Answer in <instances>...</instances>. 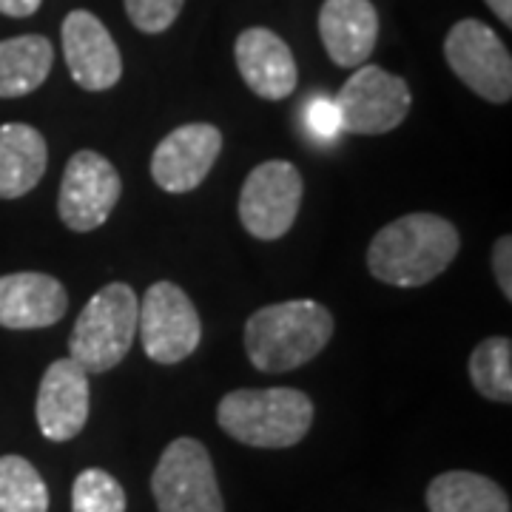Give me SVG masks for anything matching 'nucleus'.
I'll return each instance as SVG.
<instances>
[{"label":"nucleus","mask_w":512,"mask_h":512,"mask_svg":"<svg viewBox=\"0 0 512 512\" xmlns=\"http://www.w3.org/2000/svg\"><path fill=\"white\" fill-rule=\"evenodd\" d=\"M510 262H512V239L501 237L493 245V274L498 288L504 293V299H512V274H510Z\"/></svg>","instance_id":"25"},{"label":"nucleus","mask_w":512,"mask_h":512,"mask_svg":"<svg viewBox=\"0 0 512 512\" xmlns=\"http://www.w3.org/2000/svg\"><path fill=\"white\" fill-rule=\"evenodd\" d=\"M185 0H126L131 26L143 35H163L180 18Z\"/></svg>","instance_id":"23"},{"label":"nucleus","mask_w":512,"mask_h":512,"mask_svg":"<svg viewBox=\"0 0 512 512\" xmlns=\"http://www.w3.org/2000/svg\"><path fill=\"white\" fill-rule=\"evenodd\" d=\"M302 120H305L308 134H311L313 140H319V143H330V140H336L342 134L339 109H336V103L328 100V97H313V100H308Z\"/></svg>","instance_id":"24"},{"label":"nucleus","mask_w":512,"mask_h":512,"mask_svg":"<svg viewBox=\"0 0 512 512\" xmlns=\"http://www.w3.org/2000/svg\"><path fill=\"white\" fill-rule=\"evenodd\" d=\"M470 382L490 402H512L510 336H490L470 353Z\"/></svg>","instance_id":"20"},{"label":"nucleus","mask_w":512,"mask_h":512,"mask_svg":"<svg viewBox=\"0 0 512 512\" xmlns=\"http://www.w3.org/2000/svg\"><path fill=\"white\" fill-rule=\"evenodd\" d=\"M0 512H49V487L23 456H0Z\"/></svg>","instance_id":"21"},{"label":"nucleus","mask_w":512,"mask_h":512,"mask_svg":"<svg viewBox=\"0 0 512 512\" xmlns=\"http://www.w3.org/2000/svg\"><path fill=\"white\" fill-rule=\"evenodd\" d=\"M72 512H126V490L111 473L89 467L74 478Z\"/></svg>","instance_id":"22"},{"label":"nucleus","mask_w":512,"mask_h":512,"mask_svg":"<svg viewBox=\"0 0 512 512\" xmlns=\"http://www.w3.org/2000/svg\"><path fill=\"white\" fill-rule=\"evenodd\" d=\"M222 131L211 123H185L165 134L151 154V180L165 194H188L205 183L220 160Z\"/></svg>","instance_id":"11"},{"label":"nucleus","mask_w":512,"mask_h":512,"mask_svg":"<svg viewBox=\"0 0 512 512\" xmlns=\"http://www.w3.org/2000/svg\"><path fill=\"white\" fill-rule=\"evenodd\" d=\"M461 248L456 225L439 214H404L387 222L367 248V268L384 285L421 288L441 276Z\"/></svg>","instance_id":"1"},{"label":"nucleus","mask_w":512,"mask_h":512,"mask_svg":"<svg viewBox=\"0 0 512 512\" xmlns=\"http://www.w3.org/2000/svg\"><path fill=\"white\" fill-rule=\"evenodd\" d=\"M220 427L239 444L259 450H285L308 436L313 424V402L293 387L234 390L217 407Z\"/></svg>","instance_id":"3"},{"label":"nucleus","mask_w":512,"mask_h":512,"mask_svg":"<svg viewBox=\"0 0 512 512\" xmlns=\"http://www.w3.org/2000/svg\"><path fill=\"white\" fill-rule=\"evenodd\" d=\"M55 63V49L43 35L0 40V100L26 97L46 83Z\"/></svg>","instance_id":"18"},{"label":"nucleus","mask_w":512,"mask_h":512,"mask_svg":"<svg viewBox=\"0 0 512 512\" xmlns=\"http://www.w3.org/2000/svg\"><path fill=\"white\" fill-rule=\"evenodd\" d=\"M333 103L342 117V131L376 137L402 126L413 106V94L399 74L365 63L345 80Z\"/></svg>","instance_id":"8"},{"label":"nucleus","mask_w":512,"mask_h":512,"mask_svg":"<svg viewBox=\"0 0 512 512\" xmlns=\"http://www.w3.org/2000/svg\"><path fill=\"white\" fill-rule=\"evenodd\" d=\"M319 37L336 66L359 69L376 49L379 12L370 0H325L319 9Z\"/></svg>","instance_id":"16"},{"label":"nucleus","mask_w":512,"mask_h":512,"mask_svg":"<svg viewBox=\"0 0 512 512\" xmlns=\"http://www.w3.org/2000/svg\"><path fill=\"white\" fill-rule=\"evenodd\" d=\"M43 0H0V15L6 18H32Z\"/></svg>","instance_id":"26"},{"label":"nucleus","mask_w":512,"mask_h":512,"mask_svg":"<svg viewBox=\"0 0 512 512\" xmlns=\"http://www.w3.org/2000/svg\"><path fill=\"white\" fill-rule=\"evenodd\" d=\"M140 342L151 362L177 365L200 348L202 322L191 296L174 282H154L140 302Z\"/></svg>","instance_id":"7"},{"label":"nucleus","mask_w":512,"mask_h":512,"mask_svg":"<svg viewBox=\"0 0 512 512\" xmlns=\"http://www.w3.org/2000/svg\"><path fill=\"white\" fill-rule=\"evenodd\" d=\"M444 60L458 80L487 103H510L512 57L487 23L458 20L444 37Z\"/></svg>","instance_id":"5"},{"label":"nucleus","mask_w":512,"mask_h":512,"mask_svg":"<svg viewBox=\"0 0 512 512\" xmlns=\"http://www.w3.org/2000/svg\"><path fill=\"white\" fill-rule=\"evenodd\" d=\"M63 55L72 80L86 92H109L123 77V57L103 20L74 9L63 20Z\"/></svg>","instance_id":"12"},{"label":"nucleus","mask_w":512,"mask_h":512,"mask_svg":"<svg viewBox=\"0 0 512 512\" xmlns=\"http://www.w3.org/2000/svg\"><path fill=\"white\" fill-rule=\"evenodd\" d=\"M92 407V390H89V373L74 359H57L46 367L40 390H37V427L43 439L72 441L83 433Z\"/></svg>","instance_id":"13"},{"label":"nucleus","mask_w":512,"mask_h":512,"mask_svg":"<svg viewBox=\"0 0 512 512\" xmlns=\"http://www.w3.org/2000/svg\"><path fill=\"white\" fill-rule=\"evenodd\" d=\"M333 328L328 308L311 299L265 305L245 322V353L262 373H288L328 348Z\"/></svg>","instance_id":"2"},{"label":"nucleus","mask_w":512,"mask_h":512,"mask_svg":"<svg viewBox=\"0 0 512 512\" xmlns=\"http://www.w3.org/2000/svg\"><path fill=\"white\" fill-rule=\"evenodd\" d=\"M49 148L46 137L29 123L0 126V200L29 194L46 174Z\"/></svg>","instance_id":"17"},{"label":"nucleus","mask_w":512,"mask_h":512,"mask_svg":"<svg viewBox=\"0 0 512 512\" xmlns=\"http://www.w3.org/2000/svg\"><path fill=\"white\" fill-rule=\"evenodd\" d=\"M234 55H237V69L245 86L256 97L276 103L296 92V83H299L296 57L291 46L271 29L254 26V29L239 32Z\"/></svg>","instance_id":"14"},{"label":"nucleus","mask_w":512,"mask_h":512,"mask_svg":"<svg viewBox=\"0 0 512 512\" xmlns=\"http://www.w3.org/2000/svg\"><path fill=\"white\" fill-rule=\"evenodd\" d=\"M427 510L430 512H510V495L495 484L493 478L450 470L430 481L427 487Z\"/></svg>","instance_id":"19"},{"label":"nucleus","mask_w":512,"mask_h":512,"mask_svg":"<svg viewBox=\"0 0 512 512\" xmlns=\"http://www.w3.org/2000/svg\"><path fill=\"white\" fill-rule=\"evenodd\" d=\"M140 302L126 282L103 285L86 302L74 322L69 339V359L83 367L89 376L117 367L134 345Z\"/></svg>","instance_id":"4"},{"label":"nucleus","mask_w":512,"mask_h":512,"mask_svg":"<svg viewBox=\"0 0 512 512\" xmlns=\"http://www.w3.org/2000/svg\"><path fill=\"white\" fill-rule=\"evenodd\" d=\"M151 493L160 512H225L211 456L197 439H174L165 447Z\"/></svg>","instance_id":"6"},{"label":"nucleus","mask_w":512,"mask_h":512,"mask_svg":"<svg viewBox=\"0 0 512 512\" xmlns=\"http://www.w3.org/2000/svg\"><path fill=\"white\" fill-rule=\"evenodd\" d=\"M302 205V174L288 160L256 165L239 191V222L254 239L285 237Z\"/></svg>","instance_id":"9"},{"label":"nucleus","mask_w":512,"mask_h":512,"mask_svg":"<svg viewBox=\"0 0 512 512\" xmlns=\"http://www.w3.org/2000/svg\"><path fill=\"white\" fill-rule=\"evenodd\" d=\"M487 6L495 12V18L504 26H512V0H487Z\"/></svg>","instance_id":"27"},{"label":"nucleus","mask_w":512,"mask_h":512,"mask_svg":"<svg viewBox=\"0 0 512 512\" xmlns=\"http://www.w3.org/2000/svg\"><path fill=\"white\" fill-rule=\"evenodd\" d=\"M120 191L123 183L117 168L103 154L83 148L66 163L57 194V214L66 228L89 234L109 220L114 205L120 202Z\"/></svg>","instance_id":"10"},{"label":"nucleus","mask_w":512,"mask_h":512,"mask_svg":"<svg viewBox=\"0 0 512 512\" xmlns=\"http://www.w3.org/2000/svg\"><path fill=\"white\" fill-rule=\"evenodd\" d=\"M66 311L69 293L55 276L35 271L0 276V328H52L66 316Z\"/></svg>","instance_id":"15"}]
</instances>
